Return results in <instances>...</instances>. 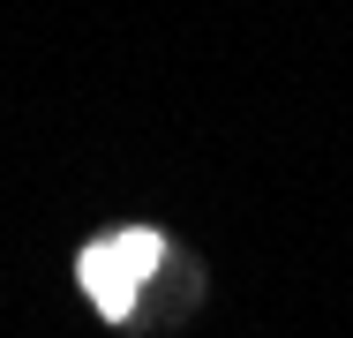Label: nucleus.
Instances as JSON below:
<instances>
[{
  "instance_id": "obj_1",
  "label": "nucleus",
  "mask_w": 353,
  "mask_h": 338,
  "mask_svg": "<svg viewBox=\"0 0 353 338\" xmlns=\"http://www.w3.org/2000/svg\"><path fill=\"white\" fill-rule=\"evenodd\" d=\"M165 264V241L150 233V226H128V233H113V241H90L83 256H75V278H83V293L98 301V316H136V286L150 270Z\"/></svg>"
}]
</instances>
